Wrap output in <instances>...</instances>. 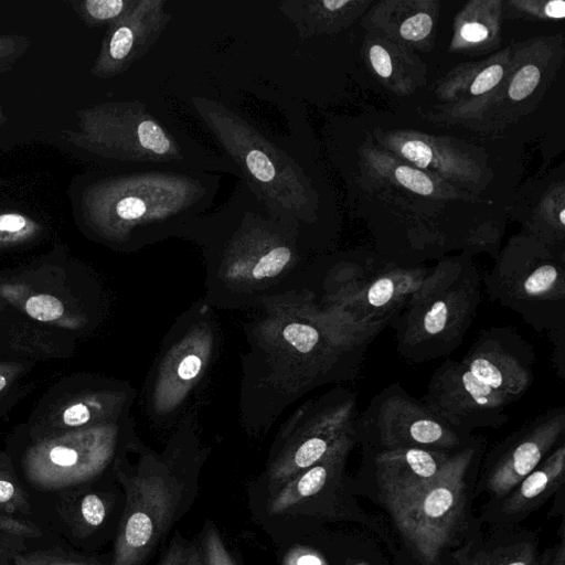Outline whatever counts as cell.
I'll return each instance as SVG.
<instances>
[{"mask_svg":"<svg viewBox=\"0 0 565 565\" xmlns=\"http://www.w3.org/2000/svg\"><path fill=\"white\" fill-rule=\"evenodd\" d=\"M244 323L241 420L249 435L265 434L307 393L354 379L383 327L365 326L319 302L309 289L268 298Z\"/></svg>","mask_w":565,"mask_h":565,"instance_id":"6da1fadb","label":"cell"},{"mask_svg":"<svg viewBox=\"0 0 565 565\" xmlns=\"http://www.w3.org/2000/svg\"><path fill=\"white\" fill-rule=\"evenodd\" d=\"M182 238L202 248L203 299L213 309H253L268 298L309 287L308 247L243 179L226 203L192 220Z\"/></svg>","mask_w":565,"mask_h":565,"instance_id":"7a4b0ae2","label":"cell"},{"mask_svg":"<svg viewBox=\"0 0 565 565\" xmlns=\"http://www.w3.org/2000/svg\"><path fill=\"white\" fill-rule=\"evenodd\" d=\"M108 311L100 277L78 262L50 256L0 268V359H70Z\"/></svg>","mask_w":565,"mask_h":565,"instance_id":"3957f363","label":"cell"},{"mask_svg":"<svg viewBox=\"0 0 565 565\" xmlns=\"http://www.w3.org/2000/svg\"><path fill=\"white\" fill-rule=\"evenodd\" d=\"M207 456L196 411L177 423L162 451L135 440L114 469L124 504L108 565H145L152 557L193 503Z\"/></svg>","mask_w":565,"mask_h":565,"instance_id":"277c9868","label":"cell"},{"mask_svg":"<svg viewBox=\"0 0 565 565\" xmlns=\"http://www.w3.org/2000/svg\"><path fill=\"white\" fill-rule=\"evenodd\" d=\"M137 438L130 414L117 422L45 436H30L15 426L4 450L33 500L115 479L116 462Z\"/></svg>","mask_w":565,"mask_h":565,"instance_id":"5b68a950","label":"cell"},{"mask_svg":"<svg viewBox=\"0 0 565 565\" xmlns=\"http://www.w3.org/2000/svg\"><path fill=\"white\" fill-rule=\"evenodd\" d=\"M192 107L266 210L309 248L308 189L291 148L265 136L226 105L196 96Z\"/></svg>","mask_w":565,"mask_h":565,"instance_id":"8992f818","label":"cell"},{"mask_svg":"<svg viewBox=\"0 0 565 565\" xmlns=\"http://www.w3.org/2000/svg\"><path fill=\"white\" fill-rule=\"evenodd\" d=\"M480 301L481 277L469 262L439 263L395 319L398 353L414 363L447 356L462 343Z\"/></svg>","mask_w":565,"mask_h":565,"instance_id":"52a82bcc","label":"cell"},{"mask_svg":"<svg viewBox=\"0 0 565 565\" xmlns=\"http://www.w3.org/2000/svg\"><path fill=\"white\" fill-rule=\"evenodd\" d=\"M220 349L216 315L202 298L169 328L143 383V408L153 424H177L185 415L191 398L206 383Z\"/></svg>","mask_w":565,"mask_h":565,"instance_id":"ba28073f","label":"cell"},{"mask_svg":"<svg viewBox=\"0 0 565 565\" xmlns=\"http://www.w3.org/2000/svg\"><path fill=\"white\" fill-rule=\"evenodd\" d=\"M482 448L483 438L476 436L472 443L452 452L430 481L383 495L397 529L422 563L435 564L459 527L467 476Z\"/></svg>","mask_w":565,"mask_h":565,"instance_id":"9c48e42d","label":"cell"},{"mask_svg":"<svg viewBox=\"0 0 565 565\" xmlns=\"http://www.w3.org/2000/svg\"><path fill=\"white\" fill-rule=\"evenodd\" d=\"M358 401L335 387L301 404L282 423L264 472L270 495L299 472L358 439Z\"/></svg>","mask_w":565,"mask_h":565,"instance_id":"30bf717a","label":"cell"},{"mask_svg":"<svg viewBox=\"0 0 565 565\" xmlns=\"http://www.w3.org/2000/svg\"><path fill=\"white\" fill-rule=\"evenodd\" d=\"M137 391L130 383L88 372L55 381L17 427L30 436L86 429L130 415Z\"/></svg>","mask_w":565,"mask_h":565,"instance_id":"8fae6325","label":"cell"},{"mask_svg":"<svg viewBox=\"0 0 565 565\" xmlns=\"http://www.w3.org/2000/svg\"><path fill=\"white\" fill-rule=\"evenodd\" d=\"M489 298L551 339L565 335V269L548 254L509 252L483 278Z\"/></svg>","mask_w":565,"mask_h":565,"instance_id":"7c38bea8","label":"cell"},{"mask_svg":"<svg viewBox=\"0 0 565 565\" xmlns=\"http://www.w3.org/2000/svg\"><path fill=\"white\" fill-rule=\"evenodd\" d=\"M359 437L374 443L379 450L419 448L449 454L476 438L449 424L398 383L390 384L370 401L358 419Z\"/></svg>","mask_w":565,"mask_h":565,"instance_id":"4fadbf2b","label":"cell"},{"mask_svg":"<svg viewBox=\"0 0 565 565\" xmlns=\"http://www.w3.org/2000/svg\"><path fill=\"white\" fill-rule=\"evenodd\" d=\"M428 273L399 267L376 273L340 269L326 276L321 302L359 323L384 328L403 311Z\"/></svg>","mask_w":565,"mask_h":565,"instance_id":"5bb4252c","label":"cell"},{"mask_svg":"<svg viewBox=\"0 0 565 565\" xmlns=\"http://www.w3.org/2000/svg\"><path fill=\"white\" fill-rule=\"evenodd\" d=\"M115 479L32 500L41 523L73 548L95 554L115 536L120 518L119 494Z\"/></svg>","mask_w":565,"mask_h":565,"instance_id":"9a60e30c","label":"cell"},{"mask_svg":"<svg viewBox=\"0 0 565 565\" xmlns=\"http://www.w3.org/2000/svg\"><path fill=\"white\" fill-rule=\"evenodd\" d=\"M420 401L449 424L468 433L505 424L508 408L515 403L454 360H446L435 370Z\"/></svg>","mask_w":565,"mask_h":565,"instance_id":"2e32d148","label":"cell"},{"mask_svg":"<svg viewBox=\"0 0 565 565\" xmlns=\"http://www.w3.org/2000/svg\"><path fill=\"white\" fill-rule=\"evenodd\" d=\"M565 407L555 406L527 420L495 447L490 456L487 487L507 495L564 439Z\"/></svg>","mask_w":565,"mask_h":565,"instance_id":"e0dca14e","label":"cell"},{"mask_svg":"<svg viewBox=\"0 0 565 565\" xmlns=\"http://www.w3.org/2000/svg\"><path fill=\"white\" fill-rule=\"evenodd\" d=\"M459 362L480 382L514 402L533 382V349L510 328L481 330Z\"/></svg>","mask_w":565,"mask_h":565,"instance_id":"ac0fdd59","label":"cell"},{"mask_svg":"<svg viewBox=\"0 0 565 565\" xmlns=\"http://www.w3.org/2000/svg\"><path fill=\"white\" fill-rule=\"evenodd\" d=\"M451 454L419 448L377 450L373 462L382 494L401 492L430 481Z\"/></svg>","mask_w":565,"mask_h":565,"instance_id":"d6986e66","label":"cell"},{"mask_svg":"<svg viewBox=\"0 0 565 565\" xmlns=\"http://www.w3.org/2000/svg\"><path fill=\"white\" fill-rule=\"evenodd\" d=\"M126 21L111 34L108 54L114 62L142 57L172 19L163 0H138L127 11Z\"/></svg>","mask_w":565,"mask_h":565,"instance_id":"ffe728a7","label":"cell"},{"mask_svg":"<svg viewBox=\"0 0 565 565\" xmlns=\"http://www.w3.org/2000/svg\"><path fill=\"white\" fill-rule=\"evenodd\" d=\"M356 440L344 444L326 458L299 472L269 497V514L291 512L315 494L319 493L345 465L347 457Z\"/></svg>","mask_w":565,"mask_h":565,"instance_id":"44dd1931","label":"cell"},{"mask_svg":"<svg viewBox=\"0 0 565 565\" xmlns=\"http://www.w3.org/2000/svg\"><path fill=\"white\" fill-rule=\"evenodd\" d=\"M565 444L564 439L530 472L516 487L505 502L509 513H521L535 508L564 481Z\"/></svg>","mask_w":565,"mask_h":565,"instance_id":"7402d4cb","label":"cell"},{"mask_svg":"<svg viewBox=\"0 0 565 565\" xmlns=\"http://www.w3.org/2000/svg\"><path fill=\"white\" fill-rule=\"evenodd\" d=\"M38 363L25 359H0V420L34 388L31 374Z\"/></svg>","mask_w":565,"mask_h":565,"instance_id":"603a6c76","label":"cell"},{"mask_svg":"<svg viewBox=\"0 0 565 565\" xmlns=\"http://www.w3.org/2000/svg\"><path fill=\"white\" fill-rule=\"evenodd\" d=\"M14 565H108V557L79 552L63 541L42 542L21 551Z\"/></svg>","mask_w":565,"mask_h":565,"instance_id":"cb8c5ba5","label":"cell"},{"mask_svg":"<svg viewBox=\"0 0 565 565\" xmlns=\"http://www.w3.org/2000/svg\"><path fill=\"white\" fill-rule=\"evenodd\" d=\"M0 513H9L33 520L43 525L33 502L19 481L11 459L0 448ZM44 526V525H43ZM45 527V526H44ZM47 529V527H46Z\"/></svg>","mask_w":565,"mask_h":565,"instance_id":"d4e9b609","label":"cell"},{"mask_svg":"<svg viewBox=\"0 0 565 565\" xmlns=\"http://www.w3.org/2000/svg\"><path fill=\"white\" fill-rule=\"evenodd\" d=\"M157 565H204L202 552L177 533Z\"/></svg>","mask_w":565,"mask_h":565,"instance_id":"484cf974","label":"cell"},{"mask_svg":"<svg viewBox=\"0 0 565 565\" xmlns=\"http://www.w3.org/2000/svg\"><path fill=\"white\" fill-rule=\"evenodd\" d=\"M204 565H236L218 531L212 523L203 529L202 547Z\"/></svg>","mask_w":565,"mask_h":565,"instance_id":"4316f807","label":"cell"},{"mask_svg":"<svg viewBox=\"0 0 565 565\" xmlns=\"http://www.w3.org/2000/svg\"><path fill=\"white\" fill-rule=\"evenodd\" d=\"M472 565H539L529 545L500 548L480 556Z\"/></svg>","mask_w":565,"mask_h":565,"instance_id":"83f0119b","label":"cell"},{"mask_svg":"<svg viewBox=\"0 0 565 565\" xmlns=\"http://www.w3.org/2000/svg\"><path fill=\"white\" fill-rule=\"evenodd\" d=\"M540 81V71L534 65L523 66L513 77L510 87L509 95L513 100H521L529 96Z\"/></svg>","mask_w":565,"mask_h":565,"instance_id":"f1b7e54d","label":"cell"},{"mask_svg":"<svg viewBox=\"0 0 565 565\" xmlns=\"http://www.w3.org/2000/svg\"><path fill=\"white\" fill-rule=\"evenodd\" d=\"M395 177L402 185L418 194L428 195L434 191L431 180L422 171L411 167H397L395 170Z\"/></svg>","mask_w":565,"mask_h":565,"instance_id":"f546056e","label":"cell"},{"mask_svg":"<svg viewBox=\"0 0 565 565\" xmlns=\"http://www.w3.org/2000/svg\"><path fill=\"white\" fill-rule=\"evenodd\" d=\"M132 3L124 0H88L86 8L93 18L103 21L120 17Z\"/></svg>","mask_w":565,"mask_h":565,"instance_id":"4dcf8cb0","label":"cell"},{"mask_svg":"<svg viewBox=\"0 0 565 565\" xmlns=\"http://www.w3.org/2000/svg\"><path fill=\"white\" fill-rule=\"evenodd\" d=\"M433 26L431 18L427 13H417L405 20L399 29L401 35L411 41L424 39Z\"/></svg>","mask_w":565,"mask_h":565,"instance_id":"1f68e13d","label":"cell"},{"mask_svg":"<svg viewBox=\"0 0 565 565\" xmlns=\"http://www.w3.org/2000/svg\"><path fill=\"white\" fill-rule=\"evenodd\" d=\"M33 543L42 542H29L0 531V565H14L15 556Z\"/></svg>","mask_w":565,"mask_h":565,"instance_id":"d6a6232c","label":"cell"},{"mask_svg":"<svg viewBox=\"0 0 565 565\" xmlns=\"http://www.w3.org/2000/svg\"><path fill=\"white\" fill-rule=\"evenodd\" d=\"M282 565H328V563L313 548L296 545L287 552Z\"/></svg>","mask_w":565,"mask_h":565,"instance_id":"836d02e7","label":"cell"},{"mask_svg":"<svg viewBox=\"0 0 565 565\" xmlns=\"http://www.w3.org/2000/svg\"><path fill=\"white\" fill-rule=\"evenodd\" d=\"M402 154L420 168L429 166L433 152L429 146L420 140H409L401 149Z\"/></svg>","mask_w":565,"mask_h":565,"instance_id":"e575fe53","label":"cell"},{"mask_svg":"<svg viewBox=\"0 0 565 565\" xmlns=\"http://www.w3.org/2000/svg\"><path fill=\"white\" fill-rule=\"evenodd\" d=\"M503 75V68L499 64L491 65L482 71L473 81L470 90L473 95H480L494 87Z\"/></svg>","mask_w":565,"mask_h":565,"instance_id":"d590c367","label":"cell"},{"mask_svg":"<svg viewBox=\"0 0 565 565\" xmlns=\"http://www.w3.org/2000/svg\"><path fill=\"white\" fill-rule=\"evenodd\" d=\"M26 220L20 214L6 213L0 215V233L23 239Z\"/></svg>","mask_w":565,"mask_h":565,"instance_id":"8d00e7d4","label":"cell"},{"mask_svg":"<svg viewBox=\"0 0 565 565\" xmlns=\"http://www.w3.org/2000/svg\"><path fill=\"white\" fill-rule=\"evenodd\" d=\"M370 60L376 71L382 77H388L392 73V62L387 51L381 45H373L370 50Z\"/></svg>","mask_w":565,"mask_h":565,"instance_id":"74e56055","label":"cell"},{"mask_svg":"<svg viewBox=\"0 0 565 565\" xmlns=\"http://www.w3.org/2000/svg\"><path fill=\"white\" fill-rule=\"evenodd\" d=\"M460 34L466 41L480 42L487 38L488 30L481 23L469 22L461 28Z\"/></svg>","mask_w":565,"mask_h":565,"instance_id":"f35d334b","label":"cell"},{"mask_svg":"<svg viewBox=\"0 0 565 565\" xmlns=\"http://www.w3.org/2000/svg\"><path fill=\"white\" fill-rule=\"evenodd\" d=\"M545 13L551 18H564L565 15V2L562 0L550 1L545 6Z\"/></svg>","mask_w":565,"mask_h":565,"instance_id":"ab89813d","label":"cell"},{"mask_svg":"<svg viewBox=\"0 0 565 565\" xmlns=\"http://www.w3.org/2000/svg\"><path fill=\"white\" fill-rule=\"evenodd\" d=\"M350 3L349 0H323L321 4L329 11H335L341 9L345 4Z\"/></svg>","mask_w":565,"mask_h":565,"instance_id":"60d3db41","label":"cell"},{"mask_svg":"<svg viewBox=\"0 0 565 565\" xmlns=\"http://www.w3.org/2000/svg\"><path fill=\"white\" fill-rule=\"evenodd\" d=\"M558 217H559L561 225H564L565 224V210L564 209L561 210Z\"/></svg>","mask_w":565,"mask_h":565,"instance_id":"b9f144b4","label":"cell"},{"mask_svg":"<svg viewBox=\"0 0 565 565\" xmlns=\"http://www.w3.org/2000/svg\"><path fill=\"white\" fill-rule=\"evenodd\" d=\"M360 565H362V564H360Z\"/></svg>","mask_w":565,"mask_h":565,"instance_id":"7bdbcfd3","label":"cell"}]
</instances>
